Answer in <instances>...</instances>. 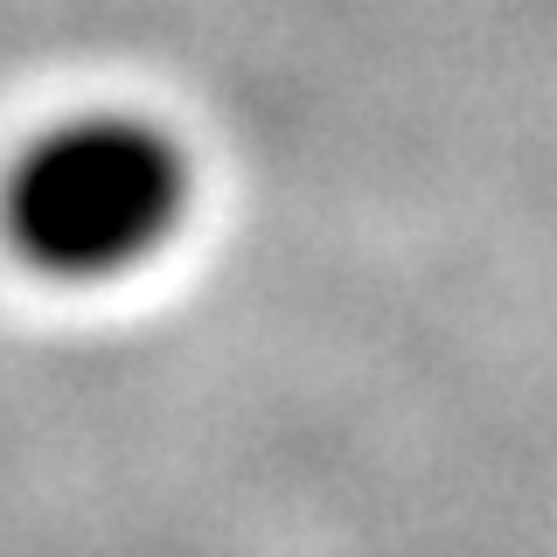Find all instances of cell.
Instances as JSON below:
<instances>
[{
	"label": "cell",
	"instance_id": "obj_1",
	"mask_svg": "<svg viewBox=\"0 0 557 557\" xmlns=\"http://www.w3.org/2000/svg\"><path fill=\"white\" fill-rule=\"evenodd\" d=\"M188 216L196 153L139 104L57 112L0 168V244L42 286H126L182 244Z\"/></svg>",
	"mask_w": 557,
	"mask_h": 557
}]
</instances>
